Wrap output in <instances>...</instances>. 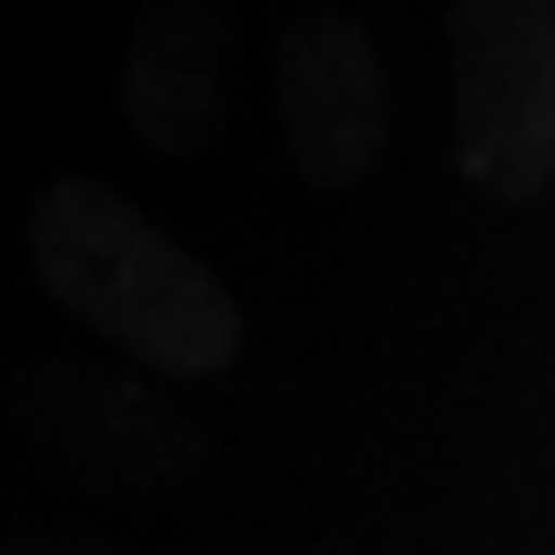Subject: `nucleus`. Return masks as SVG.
I'll list each match as a JSON object with an SVG mask.
<instances>
[{
  "mask_svg": "<svg viewBox=\"0 0 555 555\" xmlns=\"http://www.w3.org/2000/svg\"><path fill=\"white\" fill-rule=\"evenodd\" d=\"M27 261L48 301L128 348L162 382H208L234 369L248 341L221 274L94 175H54L34 194Z\"/></svg>",
  "mask_w": 555,
  "mask_h": 555,
  "instance_id": "f257e3e1",
  "label": "nucleus"
},
{
  "mask_svg": "<svg viewBox=\"0 0 555 555\" xmlns=\"http://www.w3.org/2000/svg\"><path fill=\"white\" fill-rule=\"evenodd\" d=\"M8 428L27 462L94 502H162L208 475L215 449L168 395L107 362L34 354L8 382Z\"/></svg>",
  "mask_w": 555,
  "mask_h": 555,
  "instance_id": "f03ea898",
  "label": "nucleus"
},
{
  "mask_svg": "<svg viewBox=\"0 0 555 555\" xmlns=\"http://www.w3.org/2000/svg\"><path fill=\"white\" fill-rule=\"evenodd\" d=\"M455 168L482 202L555 181V0H449Z\"/></svg>",
  "mask_w": 555,
  "mask_h": 555,
  "instance_id": "7ed1b4c3",
  "label": "nucleus"
},
{
  "mask_svg": "<svg viewBox=\"0 0 555 555\" xmlns=\"http://www.w3.org/2000/svg\"><path fill=\"white\" fill-rule=\"evenodd\" d=\"M288 168L314 194H362L388 154V74L348 8H301L274 54Z\"/></svg>",
  "mask_w": 555,
  "mask_h": 555,
  "instance_id": "20e7f679",
  "label": "nucleus"
},
{
  "mask_svg": "<svg viewBox=\"0 0 555 555\" xmlns=\"http://www.w3.org/2000/svg\"><path fill=\"white\" fill-rule=\"evenodd\" d=\"M242 14L234 0H147L121 54V121L147 154L194 162L228 128Z\"/></svg>",
  "mask_w": 555,
  "mask_h": 555,
  "instance_id": "39448f33",
  "label": "nucleus"
},
{
  "mask_svg": "<svg viewBox=\"0 0 555 555\" xmlns=\"http://www.w3.org/2000/svg\"><path fill=\"white\" fill-rule=\"evenodd\" d=\"M0 555H128V548L94 542V535H14L0 542Z\"/></svg>",
  "mask_w": 555,
  "mask_h": 555,
  "instance_id": "423d86ee",
  "label": "nucleus"
}]
</instances>
